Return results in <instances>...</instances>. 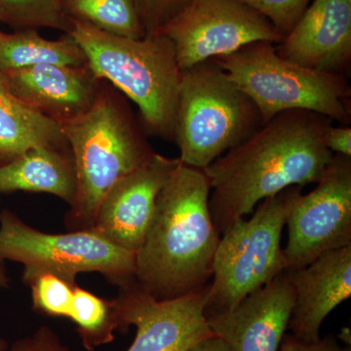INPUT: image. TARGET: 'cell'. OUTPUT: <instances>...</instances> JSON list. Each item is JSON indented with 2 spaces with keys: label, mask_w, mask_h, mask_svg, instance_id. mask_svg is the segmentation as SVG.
<instances>
[{
  "label": "cell",
  "mask_w": 351,
  "mask_h": 351,
  "mask_svg": "<svg viewBox=\"0 0 351 351\" xmlns=\"http://www.w3.org/2000/svg\"><path fill=\"white\" fill-rule=\"evenodd\" d=\"M68 318L76 325V331L87 350L93 351L114 339L119 329L112 300L101 299L76 286Z\"/></svg>",
  "instance_id": "cell-21"
},
{
  "label": "cell",
  "mask_w": 351,
  "mask_h": 351,
  "mask_svg": "<svg viewBox=\"0 0 351 351\" xmlns=\"http://www.w3.org/2000/svg\"><path fill=\"white\" fill-rule=\"evenodd\" d=\"M279 351H351L350 343L341 346L332 335L316 341H304L294 335H284Z\"/></svg>",
  "instance_id": "cell-27"
},
{
  "label": "cell",
  "mask_w": 351,
  "mask_h": 351,
  "mask_svg": "<svg viewBox=\"0 0 351 351\" xmlns=\"http://www.w3.org/2000/svg\"><path fill=\"white\" fill-rule=\"evenodd\" d=\"M184 351H232L223 339L216 336L202 339Z\"/></svg>",
  "instance_id": "cell-29"
},
{
  "label": "cell",
  "mask_w": 351,
  "mask_h": 351,
  "mask_svg": "<svg viewBox=\"0 0 351 351\" xmlns=\"http://www.w3.org/2000/svg\"><path fill=\"white\" fill-rule=\"evenodd\" d=\"M0 20L16 27L69 32L71 21L61 0H0Z\"/></svg>",
  "instance_id": "cell-22"
},
{
  "label": "cell",
  "mask_w": 351,
  "mask_h": 351,
  "mask_svg": "<svg viewBox=\"0 0 351 351\" xmlns=\"http://www.w3.org/2000/svg\"><path fill=\"white\" fill-rule=\"evenodd\" d=\"M61 3L69 19L124 38L147 36L136 0H61Z\"/></svg>",
  "instance_id": "cell-20"
},
{
  "label": "cell",
  "mask_w": 351,
  "mask_h": 351,
  "mask_svg": "<svg viewBox=\"0 0 351 351\" xmlns=\"http://www.w3.org/2000/svg\"><path fill=\"white\" fill-rule=\"evenodd\" d=\"M302 189H285L288 243L283 253L289 270L351 245V157L332 154L315 188L306 195Z\"/></svg>",
  "instance_id": "cell-9"
},
{
  "label": "cell",
  "mask_w": 351,
  "mask_h": 351,
  "mask_svg": "<svg viewBox=\"0 0 351 351\" xmlns=\"http://www.w3.org/2000/svg\"><path fill=\"white\" fill-rule=\"evenodd\" d=\"M210 193L204 171L181 162L157 196L135 274V282L156 299H176L210 283L221 239Z\"/></svg>",
  "instance_id": "cell-2"
},
{
  "label": "cell",
  "mask_w": 351,
  "mask_h": 351,
  "mask_svg": "<svg viewBox=\"0 0 351 351\" xmlns=\"http://www.w3.org/2000/svg\"><path fill=\"white\" fill-rule=\"evenodd\" d=\"M208 287L171 300H157L135 281L119 287L112 300L119 330L135 326L127 351H184L214 336L205 316Z\"/></svg>",
  "instance_id": "cell-11"
},
{
  "label": "cell",
  "mask_w": 351,
  "mask_h": 351,
  "mask_svg": "<svg viewBox=\"0 0 351 351\" xmlns=\"http://www.w3.org/2000/svg\"><path fill=\"white\" fill-rule=\"evenodd\" d=\"M180 163L179 157L156 152L110 189L90 230L123 250L137 253L154 219L157 196Z\"/></svg>",
  "instance_id": "cell-12"
},
{
  "label": "cell",
  "mask_w": 351,
  "mask_h": 351,
  "mask_svg": "<svg viewBox=\"0 0 351 351\" xmlns=\"http://www.w3.org/2000/svg\"><path fill=\"white\" fill-rule=\"evenodd\" d=\"M32 291V308L52 317L68 318L76 284L50 272L22 278Z\"/></svg>",
  "instance_id": "cell-23"
},
{
  "label": "cell",
  "mask_w": 351,
  "mask_h": 351,
  "mask_svg": "<svg viewBox=\"0 0 351 351\" xmlns=\"http://www.w3.org/2000/svg\"><path fill=\"white\" fill-rule=\"evenodd\" d=\"M263 124L256 104L214 59L182 71L174 137L182 163L205 169Z\"/></svg>",
  "instance_id": "cell-5"
},
{
  "label": "cell",
  "mask_w": 351,
  "mask_h": 351,
  "mask_svg": "<svg viewBox=\"0 0 351 351\" xmlns=\"http://www.w3.org/2000/svg\"><path fill=\"white\" fill-rule=\"evenodd\" d=\"M158 32L172 41L182 71L249 43L283 39L267 18L239 0H195Z\"/></svg>",
  "instance_id": "cell-10"
},
{
  "label": "cell",
  "mask_w": 351,
  "mask_h": 351,
  "mask_svg": "<svg viewBox=\"0 0 351 351\" xmlns=\"http://www.w3.org/2000/svg\"><path fill=\"white\" fill-rule=\"evenodd\" d=\"M6 351H69L56 332L47 326L39 327L31 336L16 341Z\"/></svg>",
  "instance_id": "cell-26"
},
{
  "label": "cell",
  "mask_w": 351,
  "mask_h": 351,
  "mask_svg": "<svg viewBox=\"0 0 351 351\" xmlns=\"http://www.w3.org/2000/svg\"><path fill=\"white\" fill-rule=\"evenodd\" d=\"M0 76L23 103L60 125L86 112L104 82L88 64H38L0 73Z\"/></svg>",
  "instance_id": "cell-15"
},
{
  "label": "cell",
  "mask_w": 351,
  "mask_h": 351,
  "mask_svg": "<svg viewBox=\"0 0 351 351\" xmlns=\"http://www.w3.org/2000/svg\"><path fill=\"white\" fill-rule=\"evenodd\" d=\"M214 60L256 104L263 123L286 110H306L350 124L351 88L345 75L288 61L269 41L247 44Z\"/></svg>",
  "instance_id": "cell-6"
},
{
  "label": "cell",
  "mask_w": 351,
  "mask_h": 351,
  "mask_svg": "<svg viewBox=\"0 0 351 351\" xmlns=\"http://www.w3.org/2000/svg\"><path fill=\"white\" fill-rule=\"evenodd\" d=\"M5 262L6 261L0 257V289L8 288L9 283H10L8 274H7Z\"/></svg>",
  "instance_id": "cell-30"
},
{
  "label": "cell",
  "mask_w": 351,
  "mask_h": 351,
  "mask_svg": "<svg viewBox=\"0 0 351 351\" xmlns=\"http://www.w3.org/2000/svg\"><path fill=\"white\" fill-rule=\"evenodd\" d=\"M195 0H136L147 34H156Z\"/></svg>",
  "instance_id": "cell-25"
},
{
  "label": "cell",
  "mask_w": 351,
  "mask_h": 351,
  "mask_svg": "<svg viewBox=\"0 0 351 351\" xmlns=\"http://www.w3.org/2000/svg\"><path fill=\"white\" fill-rule=\"evenodd\" d=\"M271 23L281 36H287L308 7L309 0H239Z\"/></svg>",
  "instance_id": "cell-24"
},
{
  "label": "cell",
  "mask_w": 351,
  "mask_h": 351,
  "mask_svg": "<svg viewBox=\"0 0 351 351\" xmlns=\"http://www.w3.org/2000/svg\"><path fill=\"white\" fill-rule=\"evenodd\" d=\"M276 45L279 56L288 61L346 75L351 64V0H313Z\"/></svg>",
  "instance_id": "cell-14"
},
{
  "label": "cell",
  "mask_w": 351,
  "mask_h": 351,
  "mask_svg": "<svg viewBox=\"0 0 351 351\" xmlns=\"http://www.w3.org/2000/svg\"><path fill=\"white\" fill-rule=\"evenodd\" d=\"M69 21L66 34L82 47L95 75L136 104L147 135L174 142L182 71L172 41L160 32L124 38Z\"/></svg>",
  "instance_id": "cell-4"
},
{
  "label": "cell",
  "mask_w": 351,
  "mask_h": 351,
  "mask_svg": "<svg viewBox=\"0 0 351 351\" xmlns=\"http://www.w3.org/2000/svg\"><path fill=\"white\" fill-rule=\"evenodd\" d=\"M61 127L76 175L75 198L64 225L69 232L89 230L110 189L156 152L128 99L105 80L91 108Z\"/></svg>",
  "instance_id": "cell-3"
},
{
  "label": "cell",
  "mask_w": 351,
  "mask_h": 351,
  "mask_svg": "<svg viewBox=\"0 0 351 351\" xmlns=\"http://www.w3.org/2000/svg\"><path fill=\"white\" fill-rule=\"evenodd\" d=\"M294 304L288 329L297 338L316 341L328 315L351 295V245L325 252L301 269L289 270Z\"/></svg>",
  "instance_id": "cell-16"
},
{
  "label": "cell",
  "mask_w": 351,
  "mask_h": 351,
  "mask_svg": "<svg viewBox=\"0 0 351 351\" xmlns=\"http://www.w3.org/2000/svg\"><path fill=\"white\" fill-rule=\"evenodd\" d=\"M8 346L3 339H0V351H6Z\"/></svg>",
  "instance_id": "cell-31"
},
{
  "label": "cell",
  "mask_w": 351,
  "mask_h": 351,
  "mask_svg": "<svg viewBox=\"0 0 351 351\" xmlns=\"http://www.w3.org/2000/svg\"><path fill=\"white\" fill-rule=\"evenodd\" d=\"M46 64L80 66L87 64V59L69 34L49 40L34 29L16 34L0 31V73Z\"/></svg>",
  "instance_id": "cell-19"
},
{
  "label": "cell",
  "mask_w": 351,
  "mask_h": 351,
  "mask_svg": "<svg viewBox=\"0 0 351 351\" xmlns=\"http://www.w3.org/2000/svg\"><path fill=\"white\" fill-rule=\"evenodd\" d=\"M286 223L285 189L258 203L221 233L208 287L205 316L232 311L286 267L281 235Z\"/></svg>",
  "instance_id": "cell-7"
},
{
  "label": "cell",
  "mask_w": 351,
  "mask_h": 351,
  "mask_svg": "<svg viewBox=\"0 0 351 351\" xmlns=\"http://www.w3.org/2000/svg\"><path fill=\"white\" fill-rule=\"evenodd\" d=\"M14 191L49 193L71 205L76 175L69 145L36 147L0 167V193Z\"/></svg>",
  "instance_id": "cell-17"
},
{
  "label": "cell",
  "mask_w": 351,
  "mask_h": 351,
  "mask_svg": "<svg viewBox=\"0 0 351 351\" xmlns=\"http://www.w3.org/2000/svg\"><path fill=\"white\" fill-rule=\"evenodd\" d=\"M0 257L22 263V278L50 272L76 284L78 274L97 272L119 287L135 281V253L90 230L39 232L9 210L0 212Z\"/></svg>",
  "instance_id": "cell-8"
},
{
  "label": "cell",
  "mask_w": 351,
  "mask_h": 351,
  "mask_svg": "<svg viewBox=\"0 0 351 351\" xmlns=\"http://www.w3.org/2000/svg\"><path fill=\"white\" fill-rule=\"evenodd\" d=\"M324 143L332 154L351 157L350 126H330L325 134Z\"/></svg>",
  "instance_id": "cell-28"
},
{
  "label": "cell",
  "mask_w": 351,
  "mask_h": 351,
  "mask_svg": "<svg viewBox=\"0 0 351 351\" xmlns=\"http://www.w3.org/2000/svg\"><path fill=\"white\" fill-rule=\"evenodd\" d=\"M331 125L320 113L286 110L203 169L213 191L210 211L221 234L263 200L319 181L334 154L324 143Z\"/></svg>",
  "instance_id": "cell-1"
},
{
  "label": "cell",
  "mask_w": 351,
  "mask_h": 351,
  "mask_svg": "<svg viewBox=\"0 0 351 351\" xmlns=\"http://www.w3.org/2000/svg\"><path fill=\"white\" fill-rule=\"evenodd\" d=\"M40 147H69L63 129L23 103L0 76V167Z\"/></svg>",
  "instance_id": "cell-18"
},
{
  "label": "cell",
  "mask_w": 351,
  "mask_h": 351,
  "mask_svg": "<svg viewBox=\"0 0 351 351\" xmlns=\"http://www.w3.org/2000/svg\"><path fill=\"white\" fill-rule=\"evenodd\" d=\"M294 304L287 269L228 313L206 318L214 336L232 351H279Z\"/></svg>",
  "instance_id": "cell-13"
}]
</instances>
